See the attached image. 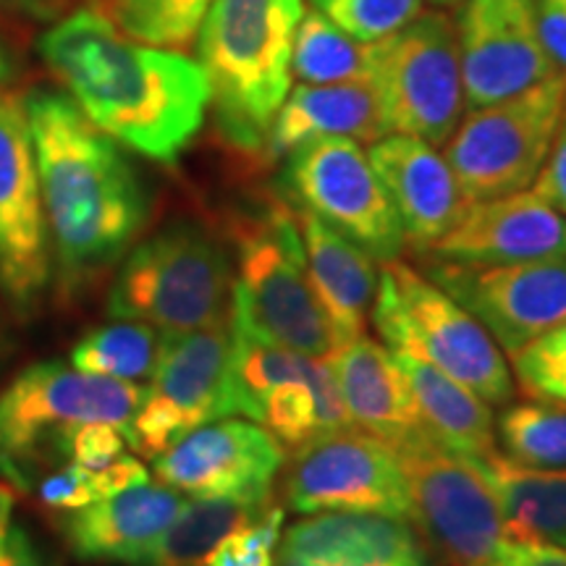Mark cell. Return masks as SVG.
Listing matches in <instances>:
<instances>
[{
    "label": "cell",
    "instance_id": "1",
    "mask_svg": "<svg viewBox=\"0 0 566 566\" xmlns=\"http://www.w3.org/2000/svg\"><path fill=\"white\" fill-rule=\"evenodd\" d=\"M40 55L97 129L145 158L171 163L202 129L210 82L179 51L142 45L82 9L40 38Z\"/></svg>",
    "mask_w": 566,
    "mask_h": 566
},
{
    "label": "cell",
    "instance_id": "2",
    "mask_svg": "<svg viewBox=\"0 0 566 566\" xmlns=\"http://www.w3.org/2000/svg\"><path fill=\"white\" fill-rule=\"evenodd\" d=\"M38 179L61 275L76 283L116 263L147 218L137 174L71 97H24Z\"/></svg>",
    "mask_w": 566,
    "mask_h": 566
},
{
    "label": "cell",
    "instance_id": "3",
    "mask_svg": "<svg viewBox=\"0 0 566 566\" xmlns=\"http://www.w3.org/2000/svg\"><path fill=\"white\" fill-rule=\"evenodd\" d=\"M304 0H210L197 53L223 137L263 150L275 113L292 90V51Z\"/></svg>",
    "mask_w": 566,
    "mask_h": 566
},
{
    "label": "cell",
    "instance_id": "4",
    "mask_svg": "<svg viewBox=\"0 0 566 566\" xmlns=\"http://www.w3.org/2000/svg\"><path fill=\"white\" fill-rule=\"evenodd\" d=\"M237 254L229 310L233 334L331 357L338 344L310 283L296 210L273 202L258 221L239 226Z\"/></svg>",
    "mask_w": 566,
    "mask_h": 566
},
{
    "label": "cell",
    "instance_id": "5",
    "mask_svg": "<svg viewBox=\"0 0 566 566\" xmlns=\"http://www.w3.org/2000/svg\"><path fill=\"white\" fill-rule=\"evenodd\" d=\"M147 388L61 363L27 367L0 391V475L30 488L40 467L66 459L76 428L105 422L126 436Z\"/></svg>",
    "mask_w": 566,
    "mask_h": 566
},
{
    "label": "cell",
    "instance_id": "6",
    "mask_svg": "<svg viewBox=\"0 0 566 566\" xmlns=\"http://www.w3.org/2000/svg\"><path fill=\"white\" fill-rule=\"evenodd\" d=\"M373 323L388 349L436 365L488 407L514 399L512 370L493 336L441 286L399 258L380 268Z\"/></svg>",
    "mask_w": 566,
    "mask_h": 566
},
{
    "label": "cell",
    "instance_id": "7",
    "mask_svg": "<svg viewBox=\"0 0 566 566\" xmlns=\"http://www.w3.org/2000/svg\"><path fill=\"white\" fill-rule=\"evenodd\" d=\"M231 268L223 247L192 223L134 247L108 294V315L139 321L163 336L192 334L223 323Z\"/></svg>",
    "mask_w": 566,
    "mask_h": 566
},
{
    "label": "cell",
    "instance_id": "8",
    "mask_svg": "<svg viewBox=\"0 0 566 566\" xmlns=\"http://www.w3.org/2000/svg\"><path fill=\"white\" fill-rule=\"evenodd\" d=\"M370 84L388 134L446 145L467 108L454 19L422 11L399 32L370 42Z\"/></svg>",
    "mask_w": 566,
    "mask_h": 566
},
{
    "label": "cell",
    "instance_id": "9",
    "mask_svg": "<svg viewBox=\"0 0 566 566\" xmlns=\"http://www.w3.org/2000/svg\"><path fill=\"white\" fill-rule=\"evenodd\" d=\"M566 103V80L535 84L506 101L470 111L451 139L446 160L470 202L525 192L546 166Z\"/></svg>",
    "mask_w": 566,
    "mask_h": 566
},
{
    "label": "cell",
    "instance_id": "10",
    "mask_svg": "<svg viewBox=\"0 0 566 566\" xmlns=\"http://www.w3.org/2000/svg\"><path fill=\"white\" fill-rule=\"evenodd\" d=\"M412 520L451 566H501L512 537L485 478L424 436L396 451Z\"/></svg>",
    "mask_w": 566,
    "mask_h": 566
},
{
    "label": "cell",
    "instance_id": "11",
    "mask_svg": "<svg viewBox=\"0 0 566 566\" xmlns=\"http://www.w3.org/2000/svg\"><path fill=\"white\" fill-rule=\"evenodd\" d=\"M231 325L163 336L153 386L126 430V443L158 457L205 422L237 415L231 386Z\"/></svg>",
    "mask_w": 566,
    "mask_h": 566
},
{
    "label": "cell",
    "instance_id": "12",
    "mask_svg": "<svg viewBox=\"0 0 566 566\" xmlns=\"http://www.w3.org/2000/svg\"><path fill=\"white\" fill-rule=\"evenodd\" d=\"M283 184L331 229L363 247L373 260L388 263L405 250V231L384 184L359 142L321 137L286 155Z\"/></svg>",
    "mask_w": 566,
    "mask_h": 566
},
{
    "label": "cell",
    "instance_id": "13",
    "mask_svg": "<svg viewBox=\"0 0 566 566\" xmlns=\"http://www.w3.org/2000/svg\"><path fill=\"white\" fill-rule=\"evenodd\" d=\"M283 493L296 514L367 512L412 520L399 454L363 430L321 436L296 449Z\"/></svg>",
    "mask_w": 566,
    "mask_h": 566
},
{
    "label": "cell",
    "instance_id": "14",
    "mask_svg": "<svg viewBox=\"0 0 566 566\" xmlns=\"http://www.w3.org/2000/svg\"><path fill=\"white\" fill-rule=\"evenodd\" d=\"M430 281L516 354L566 321V258L509 265H462L430 260Z\"/></svg>",
    "mask_w": 566,
    "mask_h": 566
},
{
    "label": "cell",
    "instance_id": "15",
    "mask_svg": "<svg viewBox=\"0 0 566 566\" xmlns=\"http://www.w3.org/2000/svg\"><path fill=\"white\" fill-rule=\"evenodd\" d=\"M51 233L24 97L0 92V292L27 313L51 279Z\"/></svg>",
    "mask_w": 566,
    "mask_h": 566
},
{
    "label": "cell",
    "instance_id": "16",
    "mask_svg": "<svg viewBox=\"0 0 566 566\" xmlns=\"http://www.w3.org/2000/svg\"><path fill=\"white\" fill-rule=\"evenodd\" d=\"M454 27L467 111L556 76L537 32L535 0H464Z\"/></svg>",
    "mask_w": 566,
    "mask_h": 566
},
{
    "label": "cell",
    "instance_id": "17",
    "mask_svg": "<svg viewBox=\"0 0 566 566\" xmlns=\"http://www.w3.org/2000/svg\"><path fill=\"white\" fill-rule=\"evenodd\" d=\"M286 451L271 430L254 420H212L181 436L155 457L163 485L195 499L237 495L268 501Z\"/></svg>",
    "mask_w": 566,
    "mask_h": 566
},
{
    "label": "cell",
    "instance_id": "18",
    "mask_svg": "<svg viewBox=\"0 0 566 566\" xmlns=\"http://www.w3.org/2000/svg\"><path fill=\"white\" fill-rule=\"evenodd\" d=\"M420 258L462 265H509L566 258V221L535 189L472 202L454 229Z\"/></svg>",
    "mask_w": 566,
    "mask_h": 566
},
{
    "label": "cell",
    "instance_id": "19",
    "mask_svg": "<svg viewBox=\"0 0 566 566\" xmlns=\"http://www.w3.org/2000/svg\"><path fill=\"white\" fill-rule=\"evenodd\" d=\"M367 158L399 216L405 242L417 254L454 229L472 205L446 155L428 142L407 134H386L373 142Z\"/></svg>",
    "mask_w": 566,
    "mask_h": 566
},
{
    "label": "cell",
    "instance_id": "20",
    "mask_svg": "<svg viewBox=\"0 0 566 566\" xmlns=\"http://www.w3.org/2000/svg\"><path fill=\"white\" fill-rule=\"evenodd\" d=\"M275 566H433L407 520L367 512L310 514L283 533Z\"/></svg>",
    "mask_w": 566,
    "mask_h": 566
},
{
    "label": "cell",
    "instance_id": "21",
    "mask_svg": "<svg viewBox=\"0 0 566 566\" xmlns=\"http://www.w3.org/2000/svg\"><path fill=\"white\" fill-rule=\"evenodd\" d=\"M338 391L352 417L354 430L375 436L391 449L430 436L417 409L415 394L391 349H384L365 334L338 346L328 357Z\"/></svg>",
    "mask_w": 566,
    "mask_h": 566
},
{
    "label": "cell",
    "instance_id": "22",
    "mask_svg": "<svg viewBox=\"0 0 566 566\" xmlns=\"http://www.w3.org/2000/svg\"><path fill=\"white\" fill-rule=\"evenodd\" d=\"M184 495L150 480L76 509L63 530L76 558L137 566L184 509Z\"/></svg>",
    "mask_w": 566,
    "mask_h": 566
},
{
    "label": "cell",
    "instance_id": "23",
    "mask_svg": "<svg viewBox=\"0 0 566 566\" xmlns=\"http://www.w3.org/2000/svg\"><path fill=\"white\" fill-rule=\"evenodd\" d=\"M386 134L384 111L370 82L296 84L275 113L263 153L268 160H281L310 139L349 137L373 145Z\"/></svg>",
    "mask_w": 566,
    "mask_h": 566
},
{
    "label": "cell",
    "instance_id": "24",
    "mask_svg": "<svg viewBox=\"0 0 566 566\" xmlns=\"http://www.w3.org/2000/svg\"><path fill=\"white\" fill-rule=\"evenodd\" d=\"M296 226L302 233L310 283L328 317L336 344H349L365 334L367 313L373 310L378 289L373 258L313 212L296 208Z\"/></svg>",
    "mask_w": 566,
    "mask_h": 566
},
{
    "label": "cell",
    "instance_id": "25",
    "mask_svg": "<svg viewBox=\"0 0 566 566\" xmlns=\"http://www.w3.org/2000/svg\"><path fill=\"white\" fill-rule=\"evenodd\" d=\"M391 354L412 388L424 430L436 443L467 462H478L495 451L491 407L478 394L420 357Z\"/></svg>",
    "mask_w": 566,
    "mask_h": 566
},
{
    "label": "cell",
    "instance_id": "26",
    "mask_svg": "<svg viewBox=\"0 0 566 566\" xmlns=\"http://www.w3.org/2000/svg\"><path fill=\"white\" fill-rule=\"evenodd\" d=\"M472 464L499 501L512 541L566 548V470L516 464L499 449Z\"/></svg>",
    "mask_w": 566,
    "mask_h": 566
},
{
    "label": "cell",
    "instance_id": "27",
    "mask_svg": "<svg viewBox=\"0 0 566 566\" xmlns=\"http://www.w3.org/2000/svg\"><path fill=\"white\" fill-rule=\"evenodd\" d=\"M271 504L273 499L254 501L237 495H212L184 504L137 566H208L223 537L252 525Z\"/></svg>",
    "mask_w": 566,
    "mask_h": 566
},
{
    "label": "cell",
    "instance_id": "28",
    "mask_svg": "<svg viewBox=\"0 0 566 566\" xmlns=\"http://www.w3.org/2000/svg\"><path fill=\"white\" fill-rule=\"evenodd\" d=\"M292 76L302 84L370 82V42H359L317 9H304L292 51Z\"/></svg>",
    "mask_w": 566,
    "mask_h": 566
},
{
    "label": "cell",
    "instance_id": "29",
    "mask_svg": "<svg viewBox=\"0 0 566 566\" xmlns=\"http://www.w3.org/2000/svg\"><path fill=\"white\" fill-rule=\"evenodd\" d=\"M163 349V334L139 321H118L95 328L71 352V367L116 380L153 378Z\"/></svg>",
    "mask_w": 566,
    "mask_h": 566
},
{
    "label": "cell",
    "instance_id": "30",
    "mask_svg": "<svg viewBox=\"0 0 566 566\" xmlns=\"http://www.w3.org/2000/svg\"><path fill=\"white\" fill-rule=\"evenodd\" d=\"M495 433L512 462L535 470H566V401L533 399L506 407Z\"/></svg>",
    "mask_w": 566,
    "mask_h": 566
},
{
    "label": "cell",
    "instance_id": "31",
    "mask_svg": "<svg viewBox=\"0 0 566 566\" xmlns=\"http://www.w3.org/2000/svg\"><path fill=\"white\" fill-rule=\"evenodd\" d=\"M210 0H97V9L132 40L155 48L192 45Z\"/></svg>",
    "mask_w": 566,
    "mask_h": 566
},
{
    "label": "cell",
    "instance_id": "32",
    "mask_svg": "<svg viewBox=\"0 0 566 566\" xmlns=\"http://www.w3.org/2000/svg\"><path fill=\"white\" fill-rule=\"evenodd\" d=\"M147 480H150L147 467L139 459L124 454L113 464L103 467V470H87V467L66 462L63 470L40 480L38 493L45 506L76 512V509L108 499V495L126 491V488L147 483Z\"/></svg>",
    "mask_w": 566,
    "mask_h": 566
},
{
    "label": "cell",
    "instance_id": "33",
    "mask_svg": "<svg viewBox=\"0 0 566 566\" xmlns=\"http://www.w3.org/2000/svg\"><path fill=\"white\" fill-rule=\"evenodd\" d=\"M424 0H313V9L359 42H378L422 13Z\"/></svg>",
    "mask_w": 566,
    "mask_h": 566
},
{
    "label": "cell",
    "instance_id": "34",
    "mask_svg": "<svg viewBox=\"0 0 566 566\" xmlns=\"http://www.w3.org/2000/svg\"><path fill=\"white\" fill-rule=\"evenodd\" d=\"M516 384L533 399L566 401V321L512 354Z\"/></svg>",
    "mask_w": 566,
    "mask_h": 566
},
{
    "label": "cell",
    "instance_id": "35",
    "mask_svg": "<svg viewBox=\"0 0 566 566\" xmlns=\"http://www.w3.org/2000/svg\"><path fill=\"white\" fill-rule=\"evenodd\" d=\"M283 509L271 504L252 525H247L218 543L208 566H275V548L281 543Z\"/></svg>",
    "mask_w": 566,
    "mask_h": 566
},
{
    "label": "cell",
    "instance_id": "36",
    "mask_svg": "<svg viewBox=\"0 0 566 566\" xmlns=\"http://www.w3.org/2000/svg\"><path fill=\"white\" fill-rule=\"evenodd\" d=\"M126 454V436L105 422H90L76 428L66 441V462L103 470Z\"/></svg>",
    "mask_w": 566,
    "mask_h": 566
},
{
    "label": "cell",
    "instance_id": "37",
    "mask_svg": "<svg viewBox=\"0 0 566 566\" xmlns=\"http://www.w3.org/2000/svg\"><path fill=\"white\" fill-rule=\"evenodd\" d=\"M533 189L543 200L554 205L562 216H566V103L554 145H551L548 160L541 168V174H537Z\"/></svg>",
    "mask_w": 566,
    "mask_h": 566
},
{
    "label": "cell",
    "instance_id": "38",
    "mask_svg": "<svg viewBox=\"0 0 566 566\" xmlns=\"http://www.w3.org/2000/svg\"><path fill=\"white\" fill-rule=\"evenodd\" d=\"M535 17L546 55L566 80V0H535Z\"/></svg>",
    "mask_w": 566,
    "mask_h": 566
},
{
    "label": "cell",
    "instance_id": "39",
    "mask_svg": "<svg viewBox=\"0 0 566 566\" xmlns=\"http://www.w3.org/2000/svg\"><path fill=\"white\" fill-rule=\"evenodd\" d=\"M0 566H59L42 551L24 527H9L0 533Z\"/></svg>",
    "mask_w": 566,
    "mask_h": 566
},
{
    "label": "cell",
    "instance_id": "40",
    "mask_svg": "<svg viewBox=\"0 0 566 566\" xmlns=\"http://www.w3.org/2000/svg\"><path fill=\"white\" fill-rule=\"evenodd\" d=\"M501 566H566V548L554 543L512 541Z\"/></svg>",
    "mask_w": 566,
    "mask_h": 566
},
{
    "label": "cell",
    "instance_id": "41",
    "mask_svg": "<svg viewBox=\"0 0 566 566\" xmlns=\"http://www.w3.org/2000/svg\"><path fill=\"white\" fill-rule=\"evenodd\" d=\"M63 3H66V0H0V11L19 13V17L48 19L55 17Z\"/></svg>",
    "mask_w": 566,
    "mask_h": 566
},
{
    "label": "cell",
    "instance_id": "42",
    "mask_svg": "<svg viewBox=\"0 0 566 566\" xmlns=\"http://www.w3.org/2000/svg\"><path fill=\"white\" fill-rule=\"evenodd\" d=\"M13 491L6 483H0V533L11 527V514H13Z\"/></svg>",
    "mask_w": 566,
    "mask_h": 566
},
{
    "label": "cell",
    "instance_id": "43",
    "mask_svg": "<svg viewBox=\"0 0 566 566\" xmlns=\"http://www.w3.org/2000/svg\"><path fill=\"white\" fill-rule=\"evenodd\" d=\"M9 76H11V61L9 55L3 53V48H0V84L9 80Z\"/></svg>",
    "mask_w": 566,
    "mask_h": 566
},
{
    "label": "cell",
    "instance_id": "44",
    "mask_svg": "<svg viewBox=\"0 0 566 566\" xmlns=\"http://www.w3.org/2000/svg\"><path fill=\"white\" fill-rule=\"evenodd\" d=\"M430 3L438 6V9H459L464 0H430Z\"/></svg>",
    "mask_w": 566,
    "mask_h": 566
}]
</instances>
